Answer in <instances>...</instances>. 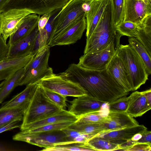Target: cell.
<instances>
[{
  "label": "cell",
  "instance_id": "1",
  "mask_svg": "<svg viewBox=\"0 0 151 151\" xmlns=\"http://www.w3.org/2000/svg\"><path fill=\"white\" fill-rule=\"evenodd\" d=\"M65 71L71 80L83 88L87 94L104 102H111L129 93L106 69L99 70H90L73 63L70 65Z\"/></svg>",
  "mask_w": 151,
  "mask_h": 151
},
{
  "label": "cell",
  "instance_id": "2",
  "mask_svg": "<svg viewBox=\"0 0 151 151\" xmlns=\"http://www.w3.org/2000/svg\"><path fill=\"white\" fill-rule=\"evenodd\" d=\"M117 32L110 0L90 37L86 39L84 54L98 51L106 47L115 38Z\"/></svg>",
  "mask_w": 151,
  "mask_h": 151
},
{
  "label": "cell",
  "instance_id": "3",
  "mask_svg": "<svg viewBox=\"0 0 151 151\" xmlns=\"http://www.w3.org/2000/svg\"><path fill=\"white\" fill-rule=\"evenodd\" d=\"M87 4L81 0H70L61 9L55 17L47 45L50 46L58 38L79 20L86 18Z\"/></svg>",
  "mask_w": 151,
  "mask_h": 151
},
{
  "label": "cell",
  "instance_id": "4",
  "mask_svg": "<svg viewBox=\"0 0 151 151\" xmlns=\"http://www.w3.org/2000/svg\"><path fill=\"white\" fill-rule=\"evenodd\" d=\"M121 36L116 35V49L128 73L133 91L139 88L148 79L145 64L135 50L129 45L119 44Z\"/></svg>",
  "mask_w": 151,
  "mask_h": 151
},
{
  "label": "cell",
  "instance_id": "5",
  "mask_svg": "<svg viewBox=\"0 0 151 151\" xmlns=\"http://www.w3.org/2000/svg\"><path fill=\"white\" fill-rule=\"evenodd\" d=\"M62 109L45 97L41 86L38 83L32 99L23 115L20 130L33 122L56 114Z\"/></svg>",
  "mask_w": 151,
  "mask_h": 151
},
{
  "label": "cell",
  "instance_id": "6",
  "mask_svg": "<svg viewBox=\"0 0 151 151\" xmlns=\"http://www.w3.org/2000/svg\"><path fill=\"white\" fill-rule=\"evenodd\" d=\"M37 83L42 87L64 96L77 97L87 94L78 83L71 80L65 71L46 76Z\"/></svg>",
  "mask_w": 151,
  "mask_h": 151
},
{
  "label": "cell",
  "instance_id": "7",
  "mask_svg": "<svg viewBox=\"0 0 151 151\" xmlns=\"http://www.w3.org/2000/svg\"><path fill=\"white\" fill-rule=\"evenodd\" d=\"M13 139L44 148L51 147L59 143L69 142L66 135L62 130L38 133L21 131L14 135Z\"/></svg>",
  "mask_w": 151,
  "mask_h": 151
},
{
  "label": "cell",
  "instance_id": "8",
  "mask_svg": "<svg viewBox=\"0 0 151 151\" xmlns=\"http://www.w3.org/2000/svg\"><path fill=\"white\" fill-rule=\"evenodd\" d=\"M70 0H10L3 12L11 9H26L39 15L61 9Z\"/></svg>",
  "mask_w": 151,
  "mask_h": 151
},
{
  "label": "cell",
  "instance_id": "9",
  "mask_svg": "<svg viewBox=\"0 0 151 151\" xmlns=\"http://www.w3.org/2000/svg\"><path fill=\"white\" fill-rule=\"evenodd\" d=\"M115 39L103 49L84 54L79 58L78 64L82 67L90 70H99L106 69L116 52Z\"/></svg>",
  "mask_w": 151,
  "mask_h": 151
},
{
  "label": "cell",
  "instance_id": "10",
  "mask_svg": "<svg viewBox=\"0 0 151 151\" xmlns=\"http://www.w3.org/2000/svg\"><path fill=\"white\" fill-rule=\"evenodd\" d=\"M34 13L26 9H11L0 13L1 31L2 36L6 41L8 37L16 32L27 15Z\"/></svg>",
  "mask_w": 151,
  "mask_h": 151
},
{
  "label": "cell",
  "instance_id": "11",
  "mask_svg": "<svg viewBox=\"0 0 151 151\" xmlns=\"http://www.w3.org/2000/svg\"><path fill=\"white\" fill-rule=\"evenodd\" d=\"M124 21L139 25L151 15V0H124Z\"/></svg>",
  "mask_w": 151,
  "mask_h": 151
},
{
  "label": "cell",
  "instance_id": "12",
  "mask_svg": "<svg viewBox=\"0 0 151 151\" xmlns=\"http://www.w3.org/2000/svg\"><path fill=\"white\" fill-rule=\"evenodd\" d=\"M106 69L126 92L133 91L127 70L123 62L118 55L116 48L115 53L108 63Z\"/></svg>",
  "mask_w": 151,
  "mask_h": 151
},
{
  "label": "cell",
  "instance_id": "13",
  "mask_svg": "<svg viewBox=\"0 0 151 151\" xmlns=\"http://www.w3.org/2000/svg\"><path fill=\"white\" fill-rule=\"evenodd\" d=\"M106 103L87 94L77 97L71 101L68 111L78 117L100 110Z\"/></svg>",
  "mask_w": 151,
  "mask_h": 151
},
{
  "label": "cell",
  "instance_id": "14",
  "mask_svg": "<svg viewBox=\"0 0 151 151\" xmlns=\"http://www.w3.org/2000/svg\"><path fill=\"white\" fill-rule=\"evenodd\" d=\"M147 129L143 125L103 131L95 135L120 146L130 140L136 134Z\"/></svg>",
  "mask_w": 151,
  "mask_h": 151
},
{
  "label": "cell",
  "instance_id": "15",
  "mask_svg": "<svg viewBox=\"0 0 151 151\" xmlns=\"http://www.w3.org/2000/svg\"><path fill=\"white\" fill-rule=\"evenodd\" d=\"M38 32L37 26L28 35L9 45L6 58H19L31 54Z\"/></svg>",
  "mask_w": 151,
  "mask_h": 151
},
{
  "label": "cell",
  "instance_id": "16",
  "mask_svg": "<svg viewBox=\"0 0 151 151\" xmlns=\"http://www.w3.org/2000/svg\"><path fill=\"white\" fill-rule=\"evenodd\" d=\"M110 0H94L88 5L86 14V39H88L99 22Z\"/></svg>",
  "mask_w": 151,
  "mask_h": 151
},
{
  "label": "cell",
  "instance_id": "17",
  "mask_svg": "<svg viewBox=\"0 0 151 151\" xmlns=\"http://www.w3.org/2000/svg\"><path fill=\"white\" fill-rule=\"evenodd\" d=\"M86 28V19L84 18L79 20L58 38L50 46L68 45L75 43L81 38Z\"/></svg>",
  "mask_w": 151,
  "mask_h": 151
},
{
  "label": "cell",
  "instance_id": "18",
  "mask_svg": "<svg viewBox=\"0 0 151 151\" xmlns=\"http://www.w3.org/2000/svg\"><path fill=\"white\" fill-rule=\"evenodd\" d=\"M34 55L30 54L19 58H6L0 62V81L6 80L16 71L26 66Z\"/></svg>",
  "mask_w": 151,
  "mask_h": 151
},
{
  "label": "cell",
  "instance_id": "19",
  "mask_svg": "<svg viewBox=\"0 0 151 151\" xmlns=\"http://www.w3.org/2000/svg\"><path fill=\"white\" fill-rule=\"evenodd\" d=\"M108 116V121L104 124L105 131L119 129L139 124L133 117L126 111L109 110Z\"/></svg>",
  "mask_w": 151,
  "mask_h": 151
},
{
  "label": "cell",
  "instance_id": "20",
  "mask_svg": "<svg viewBox=\"0 0 151 151\" xmlns=\"http://www.w3.org/2000/svg\"><path fill=\"white\" fill-rule=\"evenodd\" d=\"M129 96V100L126 112L133 117L140 116L151 109L143 91H136Z\"/></svg>",
  "mask_w": 151,
  "mask_h": 151
},
{
  "label": "cell",
  "instance_id": "21",
  "mask_svg": "<svg viewBox=\"0 0 151 151\" xmlns=\"http://www.w3.org/2000/svg\"><path fill=\"white\" fill-rule=\"evenodd\" d=\"M78 118L68 111L62 109L56 114L27 125L21 131L29 130L46 125L63 122L70 121L75 122Z\"/></svg>",
  "mask_w": 151,
  "mask_h": 151
},
{
  "label": "cell",
  "instance_id": "22",
  "mask_svg": "<svg viewBox=\"0 0 151 151\" xmlns=\"http://www.w3.org/2000/svg\"><path fill=\"white\" fill-rule=\"evenodd\" d=\"M38 83L27 86L25 89L11 100L4 104L0 110L24 106L28 107L35 92Z\"/></svg>",
  "mask_w": 151,
  "mask_h": 151
},
{
  "label": "cell",
  "instance_id": "23",
  "mask_svg": "<svg viewBox=\"0 0 151 151\" xmlns=\"http://www.w3.org/2000/svg\"><path fill=\"white\" fill-rule=\"evenodd\" d=\"M40 18L35 13L26 16L17 30L9 37L8 44L12 45L29 34L37 26Z\"/></svg>",
  "mask_w": 151,
  "mask_h": 151
},
{
  "label": "cell",
  "instance_id": "24",
  "mask_svg": "<svg viewBox=\"0 0 151 151\" xmlns=\"http://www.w3.org/2000/svg\"><path fill=\"white\" fill-rule=\"evenodd\" d=\"M54 73L52 69L49 66L25 70L24 73L19 81L18 86H27L37 83L44 77Z\"/></svg>",
  "mask_w": 151,
  "mask_h": 151
},
{
  "label": "cell",
  "instance_id": "25",
  "mask_svg": "<svg viewBox=\"0 0 151 151\" xmlns=\"http://www.w3.org/2000/svg\"><path fill=\"white\" fill-rule=\"evenodd\" d=\"M25 67L20 69L5 80L4 83L0 89V104L15 87L18 86L20 79L24 73Z\"/></svg>",
  "mask_w": 151,
  "mask_h": 151
},
{
  "label": "cell",
  "instance_id": "26",
  "mask_svg": "<svg viewBox=\"0 0 151 151\" xmlns=\"http://www.w3.org/2000/svg\"><path fill=\"white\" fill-rule=\"evenodd\" d=\"M50 47L47 45L40 49L30 62L25 66V70L48 66Z\"/></svg>",
  "mask_w": 151,
  "mask_h": 151
},
{
  "label": "cell",
  "instance_id": "27",
  "mask_svg": "<svg viewBox=\"0 0 151 151\" xmlns=\"http://www.w3.org/2000/svg\"><path fill=\"white\" fill-rule=\"evenodd\" d=\"M129 45L137 52L144 62L148 76L151 73V56L145 46L135 37H128Z\"/></svg>",
  "mask_w": 151,
  "mask_h": 151
},
{
  "label": "cell",
  "instance_id": "28",
  "mask_svg": "<svg viewBox=\"0 0 151 151\" xmlns=\"http://www.w3.org/2000/svg\"><path fill=\"white\" fill-rule=\"evenodd\" d=\"M86 143L94 151H116L121 149L119 145L96 136L90 139Z\"/></svg>",
  "mask_w": 151,
  "mask_h": 151
},
{
  "label": "cell",
  "instance_id": "29",
  "mask_svg": "<svg viewBox=\"0 0 151 151\" xmlns=\"http://www.w3.org/2000/svg\"><path fill=\"white\" fill-rule=\"evenodd\" d=\"M27 108L22 106L0 110V127L17 119H23Z\"/></svg>",
  "mask_w": 151,
  "mask_h": 151
},
{
  "label": "cell",
  "instance_id": "30",
  "mask_svg": "<svg viewBox=\"0 0 151 151\" xmlns=\"http://www.w3.org/2000/svg\"><path fill=\"white\" fill-rule=\"evenodd\" d=\"M105 104L99 111L88 113L79 117L74 123L77 124L106 123L108 120V114H106L103 112V108Z\"/></svg>",
  "mask_w": 151,
  "mask_h": 151
},
{
  "label": "cell",
  "instance_id": "31",
  "mask_svg": "<svg viewBox=\"0 0 151 151\" xmlns=\"http://www.w3.org/2000/svg\"><path fill=\"white\" fill-rule=\"evenodd\" d=\"M43 151H94L86 143L66 142L59 143L51 147L44 148Z\"/></svg>",
  "mask_w": 151,
  "mask_h": 151
},
{
  "label": "cell",
  "instance_id": "32",
  "mask_svg": "<svg viewBox=\"0 0 151 151\" xmlns=\"http://www.w3.org/2000/svg\"><path fill=\"white\" fill-rule=\"evenodd\" d=\"M104 124L94 123L77 124L74 122L68 127L82 133L94 136L105 130Z\"/></svg>",
  "mask_w": 151,
  "mask_h": 151
},
{
  "label": "cell",
  "instance_id": "33",
  "mask_svg": "<svg viewBox=\"0 0 151 151\" xmlns=\"http://www.w3.org/2000/svg\"><path fill=\"white\" fill-rule=\"evenodd\" d=\"M138 25L129 21H123L116 27V32L121 36L136 37Z\"/></svg>",
  "mask_w": 151,
  "mask_h": 151
},
{
  "label": "cell",
  "instance_id": "34",
  "mask_svg": "<svg viewBox=\"0 0 151 151\" xmlns=\"http://www.w3.org/2000/svg\"><path fill=\"white\" fill-rule=\"evenodd\" d=\"M66 135L69 142L86 143L93 136L82 133L68 127L62 130Z\"/></svg>",
  "mask_w": 151,
  "mask_h": 151
},
{
  "label": "cell",
  "instance_id": "35",
  "mask_svg": "<svg viewBox=\"0 0 151 151\" xmlns=\"http://www.w3.org/2000/svg\"><path fill=\"white\" fill-rule=\"evenodd\" d=\"M41 87L44 95L52 103L62 109H64L67 106L66 97L44 88L42 86Z\"/></svg>",
  "mask_w": 151,
  "mask_h": 151
},
{
  "label": "cell",
  "instance_id": "36",
  "mask_svg": "<svg viewBox=\"0 0 151 151\" xmlns=\"http://www.w3.org/2000/svg\"><path fill=\"white\" fill-rule=\"evenodd\" d=\"M74 123L72 122H65L41 126L32 129L24 130L31 133L47 132L62 129L68 127Z\"/></svg>",
  "mask_w": 151,
  "mask_h": 151
},
{
  "label": "cell",
  "instance_id": "37",
  "mask_svg": "<svg viewBox=\"0 0 151 151\" xmlns=\"http://www.w3.org/2000/svg\"><path fill=\"white\" fill-rule=\"evenodd\" d=\"M113 17L116 27L124 21V0H111Z\"/></svg>",
  "mask_w": 151,
  "mask_h": 151
},
{
  "label": "cell",
  "instance_id": "38",
  "mask_svg": "<svg viewBox=\"0 0 151 151\" xmlns=\"http://www.w3.org/2000/svg\"><path fill=\"white\" fill-rule=\"evenodd\" d=\"M136 38L145 46L151 56V33L147 32L141 25H139Z\"/></svg>",
  "mask_w": 151,
  "mask_h": 151
},
{
  "label": "cell",
  "instance_id": "39",
  "mask_svg": "<svg viewBox=\"0 0 151 151\" xmlns=\"http://www.w3.org/2000/svg\"><path fill=\"white\" fill-rule=\"evenodd\" d=\"M129 100V96H124L109 103V110L114 111H126Z\"/></svg>",
  "mask_w": 151,
  "mask_h": 151
},
{
  "label": "cell",
  "instance_id": "40",
  "mask_svg": "<svg viewBox=\"0 0 151 151\" xmlns=\"http://www.w3.org/2000/svg\"><path fill=\"white\" fill-rule=\"evenodd\" d=\"M48 40L47 33L44 28L39 31L31 54L35 55L40 49L47 45Z\"/></svg>",
  "mask_w": 151,
  "mask_h": 151
},
{
  "label": "cell",
  "instance_id": "41",
  "mask_svg": "<svg viewBox=\"0 0 151 151\" xmlns=\"http://www.w3.org/2000/svg\"><path fill=\"white\" fill-rule=\"evenodd\" d=\"M151 144L146 143L136 142L127 148V151H150Z\"/></svg>",
  "mask_w": 151,
  "mask_h": 151
},
{
  "label": "cell",
  "instance_id": "42",
  "mask_svg": "<svg viewBox=\"0 0 151 151\" xmlns=\"http://www.w3.org/2000/svg\"><path fill=\"white\" fill-rule=\"evenodd\" d=\"M6 41L0 34V62L6 59L8 54L9 45Z\"/></svg>",
  "mask_w": 151,
  "mask_h": 151
},
{
  "label": "cell",
  "instance_id": "43",
  "mask_svg": "<svg viewBox=\"0 0 151 151\" xmlns=\"http://www.w3.org/2000/svg\"><path fill=\"white\" fill-rule=\"evenodd\" d=\"M22 120V119H17L0 127V133L14 128H20L21 125L19 124V122Z\"/></svg>",
  "mask_w": 151,
  "mask_h": 151
},
{
  "label": "cell",
  "instance_id": "44",
  "mask_svg": "<svg viewBox=\"0 0 151 151\" xmlns=\"http://www.w3.org/2000/svg\"><path fill=\"white\" fill-rule=\"evenodd\" d=\"M51 14H44L41 17H40L37 25L39 32L44 29L51 16Z\"/></svg>",
  "mask_w": 151,
  "mask_h": 151
},
{
  "label": "cell",
  "instance_id": "45",
  "mask_svg": "<svg viewBox=\"0 0 151 151\" xmlns=\"http://www.w3.org/2000/svg\"><path fill=\"white\" fill-rule=\"evenodd\" d=\"M136 142L146 143L151 144V132L147 129L142 133L141 138Z\"/></svg>",
  "mask_w": 151,
  "mask_h": 151
},
{
  "label": "cell",
  "instance_id": "46",
  "mask_svg": "<svg viewBox=\"0 0 151 151\" xmlns=\"http://www.w3.org/2000/svg\"><path fill=\"white\" fill-rule=\"evenodd\" d=\"M148 102L151 104V89L146 90L143 91Z\"/></svg>",
  "mask_w": 151,
  "mask_h": 151
},
{
  "label": "cell",
  "instance_id": "47",
  "mask_svg": "<svg viewBox=\"0 0 151 151\" xmlns=\"http://www.w3.org/2000/svg\"><path fill=\"white\" fill-rule=\"evenodd\" d=\"M10 0H0V13L3 11V9Z\"/></svg>",
  "mask_w": 151,
  "mask_h": 151
},
{
  "label": "cell",
  "instance_id": "48",
  "mask_svg": "<svg viewBox=\"0 0 151 151\" xmlns=\"http://www.w3.org/2000/svg\"><path fill=\"white\" fill-rule=\"evenodd\" d=\"M138 133L135 134L131 139V140L134 142L135 143L140 139L142 137V133Z\"/></svg>",
  "mask_w": 151,
  "mask_h": 151
},
{
  "label": "cell",
  "instance_id": "49",
  "mask_svg": "<svg viewBox=\"0 0 151 151\" xmlns=\"http://www.w3.org/2000/svg\"><path fill=\"white\" fill-rule=\"evenodd\" d=\"M86 3H87L89 5L92 1L94 0H81Z\"/></svg>",
  "mask_w": 151,
  "mask_h": 151
},
{
  "label": "cell",
  "instance_id": "50",
  "mask_svg": "<svg viewBox=\"0 0 151 151\" xmlns=\"http://www.w3.org/2000/svg\"><path fill=\"white\" fill-rule=\"evenodd\" d=\"M5 81V80L4 81L2 82L0 84V89H1V87H2L3 85L4 84V83Z\"/></svg>",
  "mask_w": 151,
  "mask_h": 151
},
{
  "label": "cell",
  "instance_id": "51",
  "mask_svg": "<svg viewBox=\"0 0 151 151\" xmlns=\"http://www.w3.org/2000/svg\"><path fill=\"white\" fill-rule=\"evenodd\" d=\"M1 19L0 18V34L1 33Z\"/></svg>",
  "mask_w": 151,
  "mask_h": 151
}]
</instances>
